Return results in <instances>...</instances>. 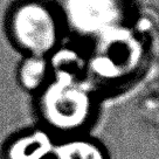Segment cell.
Instances as JSON below:
<instances>
[{
  "label": "cell",
  "instance_id": "52a82bcc",
  "mask_svg": "<svg viewBox=\"0 0 159 159\" xmlns=\"http://www.w3.org/2000/svg\"><path fill=\"white\" fill-rule=\"evenodd\" d=\"M16 82L27 94L34 96L42 89L52 77V68L48 56L22 55L16 67Z\"/></svg>",
  "mask_w": 159,
  "mask_h": 159
},
{
  "label": "cell",
  "instance_id": "5b68a950",
  "mask_svg": "<svg viewBox=\"0 0 159 159\" xmlns=\"http://www.w3.org/2000/svg\"><path fill=\"white\" fill-rule=\"evenodd\" d=\"M57 137L36 124L11 134L1 146V159H52Z\"/></svg>",
  "mask_w": 159,
  "mask_h": 159
},
{
  "label": "cell",
  "instance_id": "8992f818",
  "mask_svg": "<svg viewBox=\"0 0 159 159\" xmlns=\"http://www.w3.org/2000/svg\"><path fill=\"white\" fill-rule=\"evenodd\" d=\"M52 159H110V153L90 132L57 137Z\"/></svg>",
  "mask_w": 159,
  "mask_h": 159
},
{
  "label": "cell",
  "instance_id": "ba28073f",
  "mask_svg": "<svg viewBox=\"0 0 159 159\" xmlns=\"http://www.w3.org/2000/svg\"><path fill=\"white\" fill-rule=\"evenodd\" d=\"M52 74L87 77V54L76 47L62 45L48 56Z\"/></svg>",
  "mask_w": 159,
  "mask_h": 159
},
{
  "label": "cell",
  "instance_id": "277c9868",
  "mask_svg": "<svg viewBox=\"0 0 159 159\" xmlns=\"http://www.w3.org/2000/svg\"><path fill=\"white\" fill-rule=\"evenodd\" d=\"M55 5L66 32L91 42L136 19L131 0H57Z\"/></svg>",
  "mask_w": 159,
  "mask_h": 159
},
{
  "label": "cell",
  "instance_id": "7a4b0ae2",
  "mask_svg": "<svg viewBox=\"0 0 159 159\" xmlns=\"http://www.w3.org/2000/svg\"><path fill=\"white\" fill-rule=\"evenodd\" d=\"M102 96L87 77L52 74L33 96L38 124L56 137L90 132L101 112Z\"/></svg>",
  "mask_w": 159,
  "mask_h": 159
},
{
  "label": "cell",
  "instance_id": "6da1fadb",
  "mask_svg": "<svg viewBox=\"0 0 159 159\" xmlns=\"http://www.w3.org/2000/svg\"><path fill=\"white\" fill-rule=\"evenodd\" d=\"M149 61L150 36L134 19L93 41L87 79L102 97L118 94L142 77Z\"/></svg>",
  "mask_w": 159,
  "mask_h": 159
},
{
  "label": "cell",
  "instance_id": "3957f363",
  "mask_svg": "<svg viewBox=\"0 0 159 159\" xmlns=\"http://www.w3.org/2000/svg\"><path fill=\"white\" fill-rule=\"evenodd\" d=\"M7 36L22 55L49 56L63 43L65 24L54 2L18 0L5 20Z\"/></svg>",
  "mask_w": 159,
  "mask_h": 159
}]
</instances>
